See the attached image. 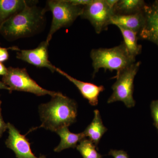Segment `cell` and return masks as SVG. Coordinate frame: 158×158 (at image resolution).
Segmentation results:
<instances>
[{
    "mask_svg": "<svg viewBox=\"0 0 158 158\" xmlns=\"http://www.w3.org/2000/svg\"><path fill=\"white\" fill-rule=\"evenodd\" d=\"M8 69L7 73L3 77L2 82L10 88V92L17 90L34 94L38 96L49 95L52 97L62 94L40 87L31 78L25 68L10 67Z\"/></svg>",
    "mask_w": 158,
    "mask_h": 158,
    "instance_id": "obj_6",
    "label": "cell"
},
{
    "mask_svg": "<svg viewBox=\"0 0 158 158\" xmlns=\"http://www.w3.org/2000/svg\"><path fill=\"white\" fill-rule=\"evenodd\" d=\"M2 136V135H1V134H0V137H1V136Z\"/></svg>",
    "mask_w": 158,
    "mask_h": 158,
    "instance_id": "obj_28",
    "label": "cell"
},
{
    "mask_svg": "<svg viewBox=\"0 0 158 158\" xmlns=\"http://www.w3.org/2000/svg\"><path fill=\"white\" fill-rule=\"evenodd\" d=\"M83 6H75L68 0H51L47 1L45 11H50L52 14L50 30L46 41L48 43L54 34L59 29L69 27L79 16H81Z\"/></svg>",
    "mask_w": 158,
    "mask_h": 158,
    "instance_id": "obj_4",
    "label": "cell"
},
{
    "mask_svg": "<svg viewBox=\"0 0 158 158\" xmlns=\"http://www.w3.org/2000/svg\"><path fill=\"white\" fill-rule=\"evenodd\" d=\"M2 89H5V90H8L10 91V88L7 85H5L2 81H0V90H2Z\"/></svg>",
    "mask_w": 158,
    "mask_h": 158,
    "instance_id": "obj_26",
    "label": "cell"
},
{
    "mask_svg": "<svg viewBox=\"0 0 158 158\" xmlns=\"http://www.w3.org/2000/svg\"><path fill=\"white\" fill-rule=\"evenodd\" d=\"M31 1L24 8L6 21L0 27V33L9 40L31 36L41 27L45 11Z\"/></svg>",
    "mask_w": 158,
    "mask_h": 158,
    "instance_id": "obj_2",
    "label": "cell"
},
{
    "mask_svg": "<svg viewBox=\"0 0 158 158\" xmlns=\"http://www.w3.org/2000/svg\"><path fill=\"white\" fill-rule=\"evenodd\" d=\"M109 155L112 156L113 158H129L127 153L123 150H111Z\"/></svg>",
    "mask_w": 158,
    "mask_h": 158,
    "instance_id": "obj_21",
    "label": "cell"
},
{
    "mask_svg": "<svg viewBox=\"0 0 158 158\" xmlns=\"http://www.w3.org/2000/svg\"><path fill=\"white\" fill-rule=\"evenodd\" d=\"M9 136L6 139L7 147L12 150L17 158H46L45 156L37 157L33 153L31 148V144L25 136L21 135L13 125L7 123Z\"/></svg>",
    "mask_w": 158,
    "mask_h": 158,
    "instance_id": "obj_8",
    "label": "cell"
},
{
    "mask_svg": "<svg viewBox=\"0 0 158 158\" xmlns=\"http://www.w3.org/2000/svg\"><path fill=\"white\" fill-rule=\"evenodd\" d=\"M145 22L143 11L131 15H114L110 19V25L120 26L131 30L138 34L143 28Z\"/></svg>",
    "mask_w": 158,
    "mask_h": 158,
    "instance_id": "obj_12",
    "label": "cell"
},
{
    "mask_svg": "<svg viewBox=\"0 0 158 158\" xmlns=\"http://www.w3.org/2000/svg\"><path fill=\"white\" fill-rule=\"evenodd\" d=\"M6 129H7V123L4 122L2 114H0V134L2 135Z\"/></svg>",
    "mask_w": 158,
    "mask_h": 158,
    "instance_id": "obj_23",
    "label": "cell"
},
{
    "mask_svg": "<svg viewBox=\"0 0 158 158\" xmlns=\"http://www.w3.org/2000/svg\"><path fill=\"white\" fill-rule=\"evenodd\" d=\"M120 30L123 37V43L131 56L136 58L138 55L141 53L142 46L138 44V33L131 30L125 28L120 26H117Z\"/></svg>",
    "mask_w": 158,
    "mask_h": 158,
    "instance_id": "obj_17",
    "label": "cell"
},
{
    "mask_svg": "<svg viewBox=\"0 0 158 158\" xmlns=\"http://www.w3.org/2000/svg\"><path fill=\"white\" fill-rule=\"evenodd\" d=\"M9 49L18 51L19 50V49L16 47H9V48H4L0 47V62L3 63L9 59V54L8 51Z\"/></svg>",
    "mask_w": 158,
    "mask_h": 158,
    "instance_id": "obj_20",
    "label": "cell"
},
{
    "mask_svg": "<svg viewBox=\"0 0 158 158\" xmlns=\"http://www.w3.org/2000/svg\"><path fill=\"white\" fill-rule=\"evenodd\" d=\"M90 56L93 77L100 69H103L105 71L116 70L117 73L136 62V58L130 55L123 42L112 48L93 49Z\"/></svg>",
    "mask_w": 158,
    "mask_h": 158,
    "instance_id": "obj_3",
    "label": "cell"
},
{
    "mask_svg": "<svg viewBox=\"0 0 158 158\" xmlns=\"http://www.w3.org/2000/svg\"><path fill=\"white\" fill-rule=\"evenodd\" d=\"M118 0H105L106 3L111 9H114V7L117 4Z\"/></svg>",
    "mask_w": 158,
    "mask_h": 158,
    "instance_id": "obj_25",
    "label": "cell"
},
{
    "mask_svg": "<svg viewBox=\"0 0 158 158\" xmlns=\"http://www.w3.org/2000/svg\"><path fill=\"white\" fill-rule=\"evenodd\" d=\"M107 131V128L103 123L99 111L96 110L94 111L93 120L83 132L85 137H88V139L98 148L100 141Z\"/></svg>",
    "mask_w": 158,
    "mask_h": 158,
    "instance_id": "obj_13",
    "label": "cell"
},
{
    "mask_svg": "<svg viewBox=\"0 0 158 158\" xmlns=\"http://www.w3.org/2000/svg\"><path fill=\"white\" fill-rule=\"evenodd\" d=\"M146 4L143 0H118L114 7V15H131L143 11Z\"/></svg>",
    "mask_w": 158,
    "mask_h": 158,
    "instance_id": "obj_16",
    "label": "cell"
},
{
    "mask_svg": "<svg viewBox=\"0 0 158 158\" xmlns=\"http://www.w3.org/2000/svg\"><path fill=\"white\" fill-rule=\"evenodd\" d=\"M76 148L83 158H102V156L98 152V148L89 139H83Z\"/></svg>",
    "mask_w": 158,
    "mask_h": 158,
    "instance_id": "obj_18",
    "label": "cell"
},
{
    "mask_svg": "<svg viewBox=\"0 0 158 158\" xmlns=\"http://www.w3.org/2000/svg\"><path fill=\"white\" fill-rule=\"evenodd\" d=\"M69 2L75 6H85L90 5L93 0H68Z\"/></svg>",
    "mask_w": 158,
    "mask_h": 158,
    "instance_id": "obj_22",
    "label": "cell"
},
{
    "mask_svg": "<svg viewBox=\"0 0 158 158\" xmlns=\"http://www.w3.org/2000/svg\"><path fill=\"white\" fill-rule=\"evenodd\" d=\"M1 104H2V101L0 100V114H2V113H1V111H2V110H1Z\"/></svg>",
    "mask_w": 158,
    "mask_h": 158,
    "instance_id": "obj_27",
    "label": "cell"
},
{
    "mask_svg": "<svg viewBox=\"0 0 158 158\" xmlns=\"http://www.w3.org/2000/svg\"><path fill=\"white\" fill-rule=\"evenodd\" d=\"M141 62H135L116 73V81L112 86L113 92L108 99V104L122 102L128 108L134 107L135 101L133 97L134 80Z\"/></svg>",
    "mask_w": 158,
    "mask_h": 158,
    "instance_id": "obj_5",
    "label": "cell"
},
{
    "mask_svg": "<svg viewBox=\"0 0 158 158\" xmlns=\"http://www.w3.org/2000/svg\"><path fill=\"white\" fill-rule=\"evenodd\" d=\"M76 102L63 94L52 97L50 101L40 106L39 113L43 127L56 132L63 127H68L76 120Z\"/></svg>",
    "mask_w": 158,
    "mask_h": 158,
    "instance_id": "obj_1",
    "label": "cell"
},
{
    "mask_svg": "<svg viewBox=\"0 0 158 158\" xmlns=\"http://www.w3.org/2000/svg\"><path fill=\"white\" fill-rule=\"evenodd\" d=\"M8 68H6L3 63L0 62V76L3 77L6 75L8 73Z\"/></svg>",
    "mask_w": 158,
    "mask_h": 158,
    "instance_id": "obj_24",
    "label": "cell"
},
{
    "mask_svg": "<svg viewBox=\"0 0 158 158\" xmlns=\"http://www.w3.org/2000/svg\"><path fill=\"white\" fill-rule=\"evenodd\" d=\"M31 1L0 0V27L7 20L22 10Z\"/></svg>",
    "mask_w": 158,
    "mask_h": 158,
    "instance_id": "obj_15",
    "label": "cell"
},
{
    "mask_svg": "<svg viewBox=\"0 0 158 158\" xmlns=\"http://www.w3.org/2000/svg\"><path fill=\"white\" fill-rule=\"evenodd\" d=\"M150 107L154 123L158 131V100L152 102Z\"/></svg>",
    "mask_w": 158,
    "mask_h": 158,
    "instance_id": "obj_19",
    "label": "cell"
},
{
    "mask_svg": "<svg viewBox=\"0 0 158 158\" xmlns=\"http://www.w3.org/2000/svg\"><path fill=\"white\" fill-rule=\"evenodd\" d=\"M48 45V43L45 40L34 49H19L17 51L16 58L37 67H46L52 73H54L56 71L57 67L49 60Z\"/></svg>",
    "mask_w": 158,
    "mask_h": 158,
    "instance_id": "obj_9",
    "label": "cell"
},
{
    "mask_svg": "<svg viewBox=\"0 0 158 158\" xmlns=\"http://www.w3.org/2000/svg\"><path fill=\"white\" fill-rule=\"evenodd\" d=\"M56 71L73 83L80 91L83 97L88 101L90 105L96 106L98 104L100 94L105 90L103 86H98L92 83L79 81L59 68H56Z\"/></svg>",
    "mask_w": 158,
    "mask_h": 158,
    "instance_id": "obj_11",
    "label": "cell"
},
{
    "mask_svg": "<svg viewBox=\"0 0 158 158\" xmlns=\"http://www.w3.org/2000/svg\"><path fill=\"white\" fill-rule=\"evenodd\" d=\"M56 133L60 136L61 141L58 146L54 149L55 152H60L67 148H75L78 143H80L83 139L86 138L84 133H72L69 130L68 127H62Z\"/></svg>",
    "mask_w": 158,
    "mask_h": 158,
    "instance_id": "obj_14",
    "label": "cell"
},
{
    "mask_svg": "<svg viewBox=\"0 0 158 158\" xmlns=\"http://www.w3.org/2000/svg\"><path fill=\"white\" fill-rule=\"evenodd\" d=\"M114 15L113 9L107 5L105 0H93L90 5L84 6L81 17L88 20L97 34H99L107 29Z\"/></svg>",
    "mask_w": 158,
    "mask_h": 158,
    "instance_id": "obj_7",
    "label": "cell"
},
{
    "mask_svg": "<svg viewBox=\"0 0 158 158\" xmlns=\"http://www.w3.org/2000/svg\"><path fill=\"white\" fill-rule=\"evenodd\" d=\"M145 22L138 34V38L146 40L158 46V1L146 5L144 9Z\"/></svg>",
    "mask_w": 158,
    "mask_h": 158,
    "instance_id": "obj_10",
    "label": "cell"
}]
</instances>
